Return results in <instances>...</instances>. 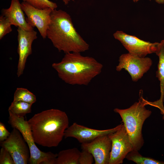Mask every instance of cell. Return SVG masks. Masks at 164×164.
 I'll return each instance as SVG.
<instances>
[{"label": "cell", "mask_w": 164, "mask_h": 164, "mask_svg": "<svg viewBox=\"0 0 164 164\" xmlns=\"http://www.w3.org/2000/svg\"><path fill=\"white\" fill-rule=\"evenodd\" d=\"M10 134L9 131L6 129L4 124L0 122V141L3 142L9 136Z\"/></svg>", "instance_id": "24"}, {"label": "cell", "mask_w": 164, "mask_h": 164, "mask_svg": "<svg viewBox=\"0 0 164 164\" xmlns=\"http://www.w3.org/2000/svg\"><path fill=\"white\" fill-rule=\"evenodd\" d=\"M52 66L65 83L86 86L101 73L103 67L94 58L74 52L65 53L60 62L53 63Z\"/></svg>", "instance_id": "3"}, {"label": "cell", "mask_w": 164, "mask_h": 164, "mask_svg": "<svg viewBox=\"0 0 164 164\" xmlns=\"http://www.w3.org/2000/svg\"><path fill=\"white\" fill-rule=\"evenodd\" d=\"M125 158L137 164H164V162L155 160L148 157L142 156L138 151L133 150L129 152Z\"/></svg>", "instance_id": "18"}, {"label": "cell", "mask_w": 164, "mask_h": 164, "mask_svg": "<svg viewBox=\"0 0 164 164\" xmlns=\"http://www.w3.org/2000/svg\"><path fill=\"white\" fill-rule=\"evenodd\" d=\"M108 135L112 142L109 164L122 163L127 154L134 150L124 124Z\"/></svg>", "instance_id": "8"}, {"label": "cell", "mask_w": 164, "mask_h": 164, "mask_svg": "<svg viewBox=\"0 0 164 164\" xmlns=\"http://www.w3.org/2000/svg\"><path fill=\"white\" fill-rule=\"evenodd\" d=\"M1 12L2 15L6 17L12 25L27 31L34 30V28L26 20L25 13L19 0H11L9 7L2 9Z\"/></svg>", "instance_id": "14"}, {"label": "cell", "mask_w": 164, "mask_h": 164, "mask_svg": "<svg viewBox=\"0 0 164 164\" xmlns=\"http://www.w3.org/2000/svg\"><path fill=\"white\" fill-rule=\"evenodd\" d=\"M123 124L122 123L112 128L100 130L89 128L74 122L65 130L64 137L74 138L81 144L88 143L99 136L116 131Z\"/></svg>", "instance_id": "13"}, {"label": "cell", "mask_w": 164, "mask_h": 164, "mask_svg": "<svg viewBox=\"0 0 164 164\" xmlns=\"http://www.w3.org/2000/svg\"><path fill=\"white\" fill-rule=\"evenodd\" d=\"M46 37L59 51L65 54L80 53L89 49V44L77 31L70 16L61 9L52 11Z\"/></svg>", "instance_id": "2"}, {"label": "cell", "mask_w": 164, "mask_h": 164, "mask_svg": "<svg viewBox=\"0 0 164 164\" xmlns=\"http://www.w3.org/2000/svg\"><path fill=\"white\" fill-rule=\"evenodd\" d=\"M22 2L27 3L36 8L45 9L50 8L53 10L56 9L57 4L49 0H22Z\"/></svg>", "instance_id": "20"}, {"label": "cell", "mask_w": 164, "mask_h": 164, "mask_svg": "<svg viewBox=\"0 0 164 164\" xmlns=\"http://www.w3.org/2000/svg\"><path fill=\"white\" fill-rule=\"evenodd\" d=\"M116 69L120 71L123 69L128 71L132 80L137 81L150 69L152 61L148 57H141L130 53L122 54Z\"/></svg>", "instance_id": "7"}, {"label": "cell", "mask_w": 164, "mask_h": 164, "mask_svg": "<svg viewBox=\"0 0 164 164\" xmlns=\"http://www.w3.org/2000/svg\"><path fill=\"white\" fill-rule=\"evenodd\" d=\"M21 4L27 16L26 21L33 28H37L43 39L46 38L47 30L51 22V14L53 10L49 8H36L23 2Z\"/></svg>", "instance_id": "10"}, {"label": "cell", "mask_w": 164, "mask_h": 164, "mask_svg": "<svg viewBox=\"0 0 164 164\" xmlns=\"http://www.w3.org/2000/svg\"><path fill=\"white\" fill-rule=\"evenodd\" d=\"M94 161L92 154L88 151L82 150L79 160V164H92Z\"/></svg>", "instance_id": "22"}, {"label": "cell", "mask_w": 164, "mask_h": 164, "mask_svg": "<svg viewBox=\"0 0 164 164\" xmlns=\"http://www.w3.org/2000/svg\"><path fill=\"white\" fill-rule=\"evenodd\" d=\"M17 31L19 60L17 75L19 77L23 73L27 58L32 53V43L37 36L34 30L27 31L18 27Z\"/></svg>", "instance_id": "11"}, {"label": "cell", "mask_w": 164, "mask_h": 164, "mask_svg": "<svg viewBox=\"0 0 164 164\" xmlns=\"http://www.w3.org/2000/svg\"><path fill=\"white\" fill-rule=\"evenodd\" d=\"M145 100L141 96L138 102H135L128 108L114 110L120 116L134 150L138 151L144 143L142 134L143 123L152 113L145 107Z\"/></svg>", "instance_id": "4"}, {"label": "cell", "mask_w": 164, "mask_h": 164, "mask_svg": "<svg viewBox=\"0 0 164 164\" xmlns=\"http://www.w3.org/2000/svg\"><path fill=\"white\" fill-rule=\"evenodd\" d=\"M1 146L11 155L15 164H27L29 162L30 152L29 146L19 131L13 128L10 134Z\"/></svg>", "instance_id": "6"}, {"label": "cell", "mask_w": 164, "mask_h": 164, "mask_svg": "<svg viewBox=\"0 0 164 164\" xmlns=\"http://www.w3.org/2000/svg\"><path fill=\"white\" fill-rule=\"evenodd\" d=\"M112 142L108 135L99 136L92 141L81 144L82 150L93 155L94 164H109Z\"/></svg>", "instance_id": "12"}, {"label": "cell", "mask_w": 164, "mask_h": 164, "mask_svg": "<svg viewBox=\"0 0 164 164\" xmlns=\"http://www.w3.org/2000/svg\"><path fill=\"white\" fill-rule=\"evenodd\" d=\"M32 104L21 101H14L12 103L8 111L19 117H24L31 112Z\"/></svg>", "instance_id": "17"}, {"label": "cell", "mask_w": 164, "mask_h": 164, "mask_svg": "<svg viewBox=\"0 0 164 164\" xmlns=\"http://www.w3.org/2000/svg\"><path fill=\"white\" fill-rule=\"evenodd\" d=\"M35 143L44 147H56L69 126L64 111L51 109L35 114L27 121Z\"/></svg>", "instance_id": "1"}, {"label": "cell", "mask_w": 164, "mask_h": 164, "mask_svg": "<svg viewBox=\"0 0 164 164\" xmlns=\"http://www.w3.org/2000/svg\"><path fill=\"white\" fill-rule=\"evenodd\" d=\"M74 0H62L64 4L65 5H67L68 4L69 2L71 1H74Z\"/></svg>", "instance_id": "26"}, {"label": "cell", "mask_w": 164, "mask_h": 164, "mask_svg": "<svg viewBox=\"0 0 164 164\" xmlns=\"http://www.w3.org/2000/svg\"><path fill=\"white\" fill-rule=\"evenodd\" d=\"M80 152L76 148L61 151L58 154L55 164H79Z\"/></svg>", "instance_id": "16"}, {"label": "cell", "mask_w": 164, "mask_h": 164, "mask_svg": "<svg viewBox=\"0 0 164 164\" xmlns=\"http://www.w3.org/2000/svg\"><path fill=\"white\" fill-rule=\"evenodd\" d=\"M9 112L8 123L13 128L19 131L29 146L30 152L29 163L55 164L58 154L40 150L35 145L28 124L24 117H19L10 111Z\"/></svg>", "instance_id": "5"}, {"label": "cell", "mask_w": 164, "mask_h": 164, "mask_svg": "<svg viewBox=\"0 0 164 164\" xmlns=\"http://www.w3.org/2000/svg\"><path fill=\"white\" fill-rule=\"evenodd\" d=\"M139 0H133L134 2H136ZM155 2L159 4H163L164 3V0H155Z\"/></svg>", "instance_id": "25"}, {"label": "cell", "mask_w": 164, "mask_h": 164, "mask_svg": "<svg viewBox=\"0 0 164 164\" xmlns=\"http://www.w3.org/2000/svg\"><path fill=\"white\" fill-rule=\"evenodd\" d=\"M114 38L120 41L128 53L141 57L148 54L156 53L160 43H151L141 40L134 36L117 31L113 34Z\"/></svg>", "instance_id": "9"}, {"label": "cell", "mask_w": 164, "mask_h": 164, "mask_svg": "<svg viewBox=\"0 0 164 164\" xmlns=\"http://www.w3.org/2000/svg\"><path fill=\"white\" fill-rule=\"evenodd\" d=\"M14 101H21L33 104L36 101V96L27 89L19 87L16 89L14 95Z\"/></svg>", "instance_id": "19"}, {"label": "cell", "mask_w": 164, "mask_h": 164, "mask_svg": "<svg viewBox=\"0 0 164 164\" xmlns=\"http://www.w3.org/2000/svg\"><path fill=\"white\" fill-rule=\"evenodd\" d=\"M0 164H15L10 153L4 148L2 147L0 152Z\"/></svg>", "instance_id": "23"}, {"label": "cell", "mask_w": 164, "mask_h": 164, "mask_svg": "<svg viewBox=\"0 0 164 164\" xmlns=\"http://www.w3.org/2000/svg\"><path fill=\"white\" fill-rule=\"evenodd\" d=\"M12 24L5 16L1 15L0 16V39L7 34L12 31Z\"/></svg>", "instance_id": "21"}, {"label": "cell", "mask_w": 164, "mask_h": 164, "mask_svg": "<svg viewBox=\"0 0 164 164\" xmlns=\"http://www.w3.org/2000/svg\"><path fill=\"white\" fill-rule=\"evenodd\" d=\"M159 56V61L156 77L160 81L161 96L159 99L154 102L146 101L147 105L149 104L158 108L161 113L164 114V39L161 41L159 48L155 53Z\"/></svg>", "instance_id": "15"}]
</instances>
